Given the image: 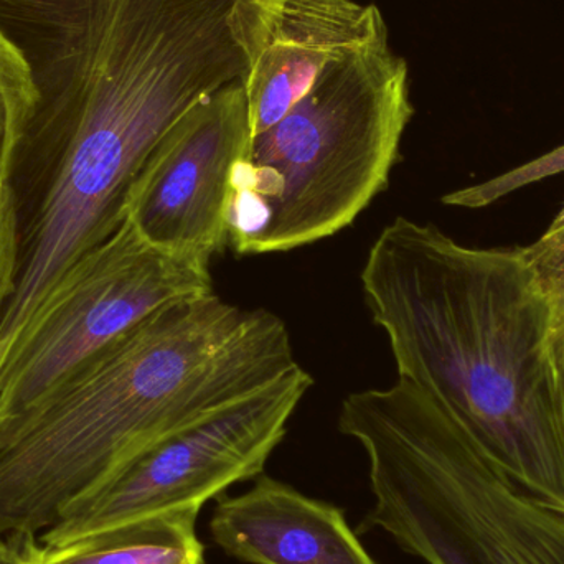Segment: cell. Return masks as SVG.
<instances>
[{
  "instance_id": "6da1fadb",
  "label": "cell",
  "mask_w": 564,
  "mask_h": 564,
  "mask_svg": "<svg viewBox=\"0 0 564 564\" xmlns=\"http://www.w3.org/2000/svg\"><path fill=\"white\" fill-rule=\"evenodd\" d=\"M360 280L398 377L431 394L520 490L564 516L552 307L522 248L464 247L398 217Z\"/></svg>"
},
{
  "instance_id": "7a4b0ae2",
  "label": "cell",
  "mask_w": 564,
  "mask_h": 564,
  "mask_svg": "<svg viewBox=\"0 0 564 564\" xmlns=\"http://www.w3.org/2000/svg\"><path fill=\"white\" fill-rule=\"evenodd\" d=\"M284 321L220 295L159 308L0 423V539L39 535L139 454L291 373Z\"/></svg>"
},
{
  "instance_id": "3957f363",
  "label": "cell",
  "mask_w": 564,
  "mask_h": 564,
  "mask_svg": "<svg viewBox=\"0 0 564 564\" xmlns=\"http://www.w3.org/2000/svg\"><path fill=\"white\" fill-rule=\"evenodd\" d=\"M413 116L406 59L388 32L328 63L235 165L230 247L281 253L350 227L387 188Z\"/></svg>"
},
{
  "instance_id": "277c9868",
  "label": "cell",
  "mask_w": 564,
  "mask_h": 564,
  "mask_svg": "<svg viewBox=\"0 0 564 564\" xmlns=\"http://www.w3.org/2000/svg\"><path fill=\"white\" fill-rule=\"evenodd\" d=\"M338 430L367 453V525L404 552L427 564H564L563 513L520 490L406 378L348 394Z\"/></svg>"
},
{
  "instance_id": "5b68a950",
  "label": "cell",
  "mask_w": 564,
  "mask_h": 564,
  "mask_svg": "<svg viewBox=\"0 0 564 564\" xmlns=\"http://www.w3.org/2000/svg\"><path fill=\"white\" fill-rule=\"evenodd\" d=\"M210 261L161 250L124 218L53 289L0 373V423L165 305L212 294Z\"/></svg>"
},
{
  "instance_id": "8992f818",
  "label": "cell",
  "mask_w": 564,
  "mask_h": 564,
  "mask_svg": "<svg viewBox=\"0 0 564 564\" xmlns=\"http://www.w3.org/2000/svg\"><path fill=\"white\" fill-rule=\"evenodd\" d=\"M312 384L299 365L261 393L159 441L75 500L40 543L58 549L159 513L202 509L228 487L258 479Z\"/></svg>"
},
{
  "instance_id": "52a82bcc",
  "label": "cell",
  "mask_w": 564,
  "mask_h": 564,
  "mask_svg": "<svg viewBox=\"0 0 564 564\" xmlns=\"http://www.w3.org/2000/svg\"><path fill=\"white\" fill-rule=\"evenodd\" d=\"M251 141L243 82L184 112L149 154L126 197V218L171 253L210 261L230 247L231 178Z\"/></svg>"
},
{
  "instance_id": "ba28073f",
  "label": "cell",
  "mask_w": 564,
  "mask_h": 564,
  "mask_svg": "<svg viewBox=\"0 0 564 564\" xmlns=\"http://www.w3.org/2000/svg\"><path fill=\"white\" fill-rule=\"evenodd\" d=\"M231 30L247 56L251 138L307 95L325 66L388 32L380 9L355 0H240Z\"/></svg>"
},
{
  "instance_id": "9c48e42d",
  "label": "cell",
  "mask_w": 564,
  "mask_h": 564,
  "mask_svg": "<svg viewBox=\"0 0 564 564\" xmlns=\"http://www.w3.org/2000/svg\"><path fill=\"white\" fill-rule=\"evenodd\" d=\"M210 535L248 564H377L340 509L267 476L240 496L218 497Z\"/></svg>"
},
{
  "instance_id": "30bf717a",
  "label": "cell",
  "mask_w": 564,
  "mask_h": 564,
  "mask_svg": "<svg viewBox=\"0 0 564 564\" xmlns=\"http://www.w3.org/2000/svg\"><path fill=\"white\" fill-rule=\"evenodd\" d=\"M200 510L185 507L58 549L42 546L40 564H205V546L195 529Z\"/></svg>"
},
{
  "instance_id": "8fae6325",
  "label": "cell",
  "mask_w": 564,
  "mask_h": 564,
  "mask_svg": "<svg viewBox=\"0 0 564 564\" xmlns=\"http://www.w3.org/2000/svg\"><path fill=\"white\" fill-rule=\"evenodd\" d=\"M562 172H564V145L535 159V161L512 169L499 177L447 194L446 197H443V204L449 205V207L484 208L487 205L496 204L497 200L512 192L520 191V188L535 184L543 178L562 174Z\"/></svg>"
},
{
  "instance_id": "7c38bea8",
  "label": "cell",
  "mask_w": 564,
  "mask_h": 564,
  "mask_svg": "<svg viewBox=\"0 0 564 564\" xmlns=\"http://www.w3.org/2000/svg\"><path fill=\"white\" fill-rule=\"evenodd\" d=\"M29 106L30 95L25 75L13 56L0 46V169L7 171Z\"/></svg>"
},
{
  "instance_id": "4fadbf2b",
  "label": "cell",
  "mask_w": 564,
  "mask_h": 564,
  "mask_svg": "<svg viewBox=\"0 0 564 564\" xmlns=\"http://www.w3.org/2000/svg\"><path fill=\"white\" fill-rule=\"evenodd\" d=\"M522 251L552 307L553 334L564 327V228L546 231Z\"/></svg>"
},
{
  "instance_id": "5bb4252c",
  "label": "cell",
  "mask_w": 564,
  "mask_h": 564,
  "mask_svg": "<svg viewBox=\"0 0 564 564\" xmlns=\"http://www.w3.org/2000/svg\"><path fill=\"white\" fill-rule=\"evenodd\" d=\"M17 217L7 171L0 169V321L15 288Z\"/></svg>"
},
{
  "instance_id": "9a60e30c",
  "label": "cell",
  "mask_w": 564,
  "mask_h": 564,
  "mask_svg": "<svg viewBox=\"0 0 564 564\" xmlns=\"http://www.w3.org/2000/svg\"><path fill=\"white\" fill-rule=\"evenodd\" d=\"M6 539L3 564H40L42 543L35 535H10Z\"/></svg>"
},
{
  "instance_id": "2e32d148",
  "label": "cell",
  "mask_w": 564,
  "mask_h": 564,
  "mask_svg": "<svg viewBox=\"0 0 564 564\" xmlns=\"http://www.w3.org/2000/svg\"><path fill=\"white\" fill-rule=\"evenodd\" d=\"M550 355H552L553 371H555L556 394H558L564 431V327L550 335Z\"/></svg>"
},
{
  "instance_id": "e0dca14e",
  "label": "cell",
  "mask_w": 564,
  "mask_h": 564,
  "mask_svg": "<svg viewBox=\"0 0 564 564\" xmlns=\"http://www.w3.org/2000/svg\"><path fill=\"white\" fill-rule=\"evenodd\" d=\"M560 228H564V205L562 210L556 215L555 220H553L552 227L549 228V231L560 230Z\"/></svg>"
},
{
  "instance_id": "ac0fdd59",
  "label": "cell",
  "mask_w": 564,
  "mask_h": 564,
  "mask_svg": "<svg viewBox=\"0 0 564 564\" xmlns=\"http://www.w3.org/2000/svg\"><path fill=\"white\" fill-rule=\"evenodd\" d=\"M3 556H6V539H0V564H3Z\"/></svg>"
}]
</instances>
